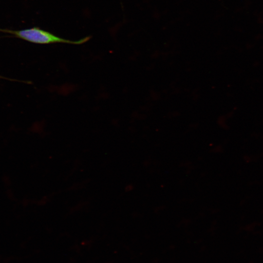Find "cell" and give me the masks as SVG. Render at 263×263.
I'll use <instances>...</instances> for the list:
<instances>
[{
  "label": "cell",
  "instance_id": "cell-1",
  "mask_svg": "<svg viewBox=\"0 0 263 263\" xmlns=\"http://www.w3.org/2000/svg\"><path fill=\"white\" fill-rule=\"evenodd\" d=\"M17 37L26 41L38 44L65 43L72 45H81L92 38L89 36L77 40H72L59 37L51 32L39 27H34L23 30L9 31Z\"/></svg>",
  "mask_w": 263,
  "mask_h": 263
}]
</instances>
